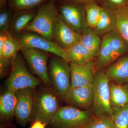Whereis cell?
<instances>
[{
    "instance_id": "2",
    "label": "cell",
    "mask_w": 128,
    "mask_h": 128,
    "mask_svg": "<svg viewBox=\"0 0 128 128\" xmlns=\"http://www.w3.org/2000/svg\"><path fill=\"white\" fill-rule=\"evenodd\" d=\"M60 15L56 2L50 0L38 8L34 18L24 31L34 32L53 42V28L54 22Z\"/></svg>"
},
{
    "instance_id": "5",
    "label": "cell",
    "mask_w": 128,
    "mask_h": 128,
    "mask_svg": "<svg viewBox=\"0 0 128 128\" xmlns=\"http://www.w3.org/2000/svg\"><path fill=\"white\" fill-rule=\"evenodd\" d=\"M94 114L92 110L64 106L60 107L49 124L54 128H84Z\"/></svg>"
},
{
    "instance_id": "10",
    "label": "cell",
    "mask_w": 128,
    "mask_h": 128,
    "mask_svg": "<svg viewBox=\"0 0 128 128\" xmlns=\"http://www.w3.org/2000/svg\"><path fill=\"white\" fill-rule=\"evenodd\" d=\"M23 48H34L59 56L65 60L64 50L55 42L34 32L24 31L18 37Z\"/></svg>"
},
{
    "instance_id": "16",
    "label": "cell",
    "mask_w": 128,
    "mask_h": 128,
    "mask_svg": "<svg viewBox=\"0 0 128 128\" xmlns=\"http://www.w3.org/2000/svg\"><path fill=\"white\" fill-rule=\"evenodd\" d=\"M37 9L38 8L14 11L8 31L9 34L12 36L18 38L34 18Z\"/></svg>"
},
{
    "instance_id": "8",
    "label": "cell",
    "mask_w": 128,
    "mask_h": 128,
    "mask_svg": "<svg viewBox=\"0 0 128 128\" xmlns=\"http://www.w3.org/2000/svg\"><path fill=\"white\" fill-rule=\"evenodd\" d=\"M57 8L62 20L74 32L82 34L88 27L83 4L56 2Z\"/></svg>"
},
{
    "instance_id": "20",
    "label": "cell",
    "mask_w": 128,
    "mask_h": 128,
    "mask_svg": "<svg viewBox=\"0 0 128 128\" xmlns=\"http://www.w3.org/2000/svg\"><path fill=\"white\" fill-rule=\"evenodd\" d=\"M110 104L112 108L121 106L128 104V82L118 85L109 83Z\"/></svg>"
},
{
    "instance_id": "9",
    "label": "cell",
    "mask_w": 128,
    "mask_h": 128,
    "mask_svg": "<svg viewBox=\"0 0 128 128\" xmlns=\"http://www.w3.org/2000/svg\"><path fill=\"white\" fill-rule=\"evenodd\" d=\"M20 51L32 73L38 77L46 87H52L47 66L50 53L28 48H23Z\"/></svg>"
},
{
    "instance_id": "21",
    "label": "cell",
    "mask_w": 128,
    "mask_h": 128,
    "mask_svg": "<svg viewBox=\"0 0 128 128\" xmlns=\"http://www.w3.org/2000/svg\"><path fill=\"white\" fill-rule=\"evenodd\" d=\"M80 42L87 48L96 58L101 46L100 36L96 33L93 29L88 27L82 34Z\"/></svg>"
},
{
    "instance_id": "15",
    "label": "cell",
    "mask_w": 128,
    "mask_h": 128,
    "mask_svg": "<svg viewBox=\"0 0 128 128\" xmlns=\"http://www.w3.org/2000/svg\"><path fill=\"white\" fill-rule=\"evenodd\" d=\"M106 75L110 82L121 85L128 82V54L107 67Z\"/></svg>"
},
{
    "instance_id": "25",
    "label": "cell",
    "mask_w": 128,
    "mask_h": 128,
    "mask_svg": "<svg viewBox=\"0 0 128 128\" xmlns=\"http://www.w3.org/2000/svg\"><path fill=\"white\" fill-rule=\"evenodd\" d=\"M112 109L111 118L114 128H128V104Z\"/></svg>"
},
{
    "instance_id": "3",
    "label": "cell",
    "mask_w": 128,
    "mask_h": 128,
    "mask_svg": "<svg viewBox=\"0 0 128 128\" xmlns=\"http://www.w3.org/2000/svg\"><path fill=\"white\" fill-rule=\"evenodd\" d=\"M50 88L46 87L34 90L32 121H40L48 125L59 108L58 95Z\"/></svg>"
},
{
    "instance_id": "4",
    "label": "cell",
    "mask_w": 128,
    "mask_h": 128,
    "mask_svg": "<svg viewBox=\"0 0 128 128\" xmlns=\"http://www.w3.org/2000/svg\"><path fill=\"white\" fill-rule=\"evenodd\" d=\"M109 83L104 68L98 70L92 84V110L94 114H106L112 117L113 110L110 104Z\"/></svg>"
},
{
    "instance_id": "30",
    "label": "cell",
    "mask_w": 128,
    "mask_h": 128,
    "mask_svg": "<svg viewBox=\"0 0 128 128\" xmlns=\"http://www.w3.org/2000/svg\"><path fill=\"white\" fill-rule=\"evenodd\" d=\"M128 2V0H99L100 6H105L114 9L124 6Z\"/></svg>"
},
{
    "instance_id": "31",
    "label": "cell",
    "mask_w": 128,
    "mask_h": 128,
    "mask_svg": "<svg viewBox=\"0 0 128 128\" xmlns=\"http://www.w3.org/2000/svg\"><path fill=\"white\" fill-rule=\"evenodd\" d=\"M60 0L64 2L79 3V4H84L88 2L92 1L97 2H98L99 0Z\"/></svg>"
},
{
    "instance_id": "12",
    "label": "cell",
    "mask_w": 128,
    "mask_h": 128,
    "mask_svg": "<svg viewBox=\"0 0 128 128\" xmlns=\"http://www.w3.org/2000/svg\"><path fill=\"white\" fill-rule=\"evenodd\" d=\"M34 89L26 88L16 92L17 101L15 117L18 124L23 127L32 121Z\"/></svg>"
},
{
    "instance_id": "23",
    "label": "cell",
    "mask_w": 128,
    "mask_h": 128,
    "mask_svg": "<svg viewBox=\"0 0 128 128\" xmlns=\"http://www.w3.org/2000/svg\"><path fill=\"white\" fill-rule=\"evenodd\" d=\"M116 31L128 42V2L115 9Z\"/></svg>"
},
{
    "instance_id": "17",
    "label": "cell",
    "mask_w": 128,
    "mask_h": 128,
    "mask_svg": "<svg viewBox=\"0 0 128 128\" xmlns=\"http://www.w3.org/2000/svg\"><path fill=\"white\" fill-rule=\"evenodd\" d=\"M16 92L7 89L0 97V118L2 123H8L14 116L16 105Z\"/></svg>"
},
{
    "instance_id": "7",
    "label": "cell",
    "mask_w": 128,
    "mask_h": 128,
    "mask_svg": "<svg viewBox=\"0 0 128 128\" xmlns=\"http://www.w3.org/2000/svg\"><path fill=\"white\" fill-rule=\"evenodd\" d=\"M48 70L53 89L64 99L71 88L70 64L63 58L54 54L50 59Z\"/></svg>"
},
{
    "instance_id": "19",
    "label": "cell",
    "mask_w": 128,
    "mask_h": 128,
    "mask_svg": "<svg viewBox=\"0 0 128 128\" xmlns=\"http://www.w3.org/2000/svg\"><path fill=\"white\" fill-rule=\"evenodd\" d=\"M64 50L65 60L69 63L92 61L95 60L94 56L81 42Z\"/></svg>"
},
{
    "instance_id": "1",
    "label": "cell",
    "mask_w": 128,
    "mask_h": 128,
    "mask_svg": "<svg viewBox=\"0 0 128 128\" xmlns=\"http://www.w3.org/2000/svg\"><path fill=\"white\" fill-rule=\"evenodd\" d=\"M128 54V42L116 31L104 35L94 60L97 70L107 67Z\"/></svg>"
},
{
    "instance_id": "33",
    "label": "cell",
    "mask_w": 128,
    "mask_h": 128,
    "mask_svg": "<svg viewBox=\"0 0 128 128\" xmlns=\"http://www.w3.org/2000/svg\"><path fill=\"white\" fill-rule=\"evenodd\" d=\"M8 0H0V9L8 7Z\"/></svg>"
},
{
    "instance_id": "13",
    "label": "cell",
    "mask_w": 128,
    "mask_h": 128,
    "mask_svg": "<svg viewBox=\"0 0 128 128\" xmlns=\"http://www.w3.org/2000/svg\"><path fill=\"white\" fill-rule=\"evenodd\" d=\"M53 35L54 42L64 50L80 42L81 39V34L69 28L60 16L54 24Z\"/></svg>"
},
{
    "instance_id": "6",
    "label": "cell",
    "mask_w": 128,
    "mask_h": 128,
    "mask_svg": "<svg viewBox=\"0 0 128 128\" xmlns=\"http://www.w3.org/2000/svg\"><path fill=\"white\" fill-rule=\"evenodd\" d=\"M41 80L30 73L20 54H18L12 60L10 74L6 82L7 89L16 92L26 88L35 89L40 84Z\"/></svg>"
},
{
    "instance_id": "29",
    "label": "cell",
    "mask_w": 128,
    "mask_h": 128,
    "mask_svg": "<svg viewBox=\"0 0 128 128\" xmlns=\"http://www.w3.org/2000/svg\"><path fill=\"white\" fill-rule=\"evenodd\" d=\"M12 60L4 57L0 58V77L2 79L5 77L11 70Z\"/></svg>"
},
{
    "instance_id": "18",
    "label": "cell",
    "mask_w": 128,
    "mask_h": 128,
    "mask_svg": "<svg viewBox=\"0 0 128 128\" xmlns=\"http://www.w3.org/2000/svg\"><path fill=\"white\" fill-rule=\"evenodd\" d=\"M101 6L102 12L100 18L93 30L99 36H103L116 31V18L115 9L106 6Z\"/></svg>"
},
{
    "instance_id": "22",
    "label": "cell",
    "mask_w": 128,
    "mask_h": 128,
    "mask_svg": "<svg viewBox=\"0 0 128 128\" xmlns=\"http://www.w3.org/2000/svg\"><path fill=\"white\" fill-rule=\"evenodd\" d=\"M23 48L18 38L12 36L8 32L2 50H0V58L4 57L12 60Z\"/></svg>"
},
{
    "instance_id": "14",
    "label": "cell",
    "mask_w": 128,
    "mask_h": 128,
    "mask_svg": "<svg viewBox=\"0 0 128 128\" xmlns=\"http://www.w3.org/2000/svg\"><path fill=\"white\" fill-rule=\"evenodd\" d=\"M63 100L70 105L82 110H92V86L71 88Z\"/></svg>"
},
{
    "instance_id": "32",
    "label": "cell",
    "mask_w": 128,
    "mask_h": 128,
    "mask_svg": "<svg viewBox=\"0 0 128 128\" xmlns=\"http://www.w3.org/2000/svg\"><path fill=\"white\" fill-rule=\"evenodd\" d=\"M46 124L40 121H35L32 124L30 128H45Z\"/></svg>"
},
{
    "instance_id": "24",
    "label": "cell",
    "mask_w": 128,
    "mask_h": 128,
    "mask_svg": "<svg viewBox=\"0 0 128 128\" xmlns=\"http://www.w3.org/2000/svg\"><path fill=\"white\" fill-rule=\"evenodd\" d=\"M88 26L94 29L100 18L102 7L98 2L92 1L84 4Z\"/></svg>"
},
{
    "instance_id": "11",
    "label": "cell",
    "mask_w": 128,
    "mask_h": 128,
    "mask_svg": "<svg viewBox=\"0 0 128 128\" xmlns=\"http://www.w3.org/2000/svg\"><path fill=\"white\" fill-rule=\"evenodd\" d=\"M70 68L71 88L92 85L97 70L95 61L72 62Z\"/></svg>"
},
{
    "instance_id": "26",
    "label": "cell",
    "mask_w": 128,
    "mask_h": 128,
    "mask_svg": "<svg viewBox=\"0 0 128 128\" xmlns=\"http://www.w3.org/2000/svg\"><path fill=\"white\" fill-rule=\"evenodd\" d=\"M50 0H8L9 8L14 11L29 10L38 8L40 5Z\"/></svg>"
},
{
    "instance_id": "28",
    "label": "cell",
    "mask_w": 128,
    "mask_h": 128,
    "mask_svg": "<svg viewBox=\"0 0 128 128\" xmlns=\"http://www.w3.org/2000/svg\"><path fill=\"white\" fill-rule=\"evenodd\" d=\"M13 12L9 6L0 9V32H8Z\"/></svg>"
},
{
    "instance_id": "34",
    "label": "cell",
    "mask_w": 128,
    "mask_h": 128,
    "mask_svg": "<svg viewBox=\"0 0 128 128\" xmlns=\"http://www.w3.org/2000/svg\"><path fill=\"white\" fill-rule=\"evenodd\" d=\"M54 0L56 2L60 0Z\"/></svg>"
},
{
    "instance_id": "27",
    "label": "cell",
    "mask_w": 128,
    "mask_h": 128,
    "mask_svg": "<svg viewBox=\"0 0 128 128\" xmlns=\"http://www.w3.org/2000/svg\"><path fill=\"white\" fill-rule=\"evenodd\" d=\"M84 128H114V127L110 116L106 114H94Z\"/></svg>"
}]
</instances>
